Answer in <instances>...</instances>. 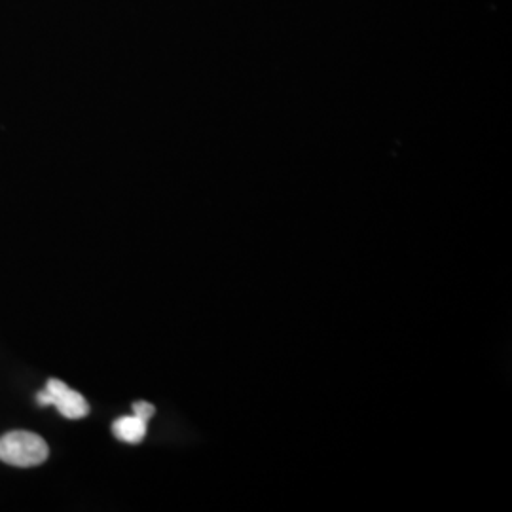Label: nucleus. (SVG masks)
<instances>
[{"instance_id":"obj_1","label":"nucleus","mask_w":512,"mask_h":512,"mask_svg":"<svg viewBox=\"0 0 512 512\" xmlns=\"http://www.w3.org/2000/svg\"><path fill=\"white\" fill-rule=\"evenodd\" d=\"M50 456L46 440L31 431H12L0 439V459L14 467H37Z\"/></svg>"},{"instance_id":"obj_2","label":"nucleus","mask_w":512,"mask_h":512,"mask_svg":"<svg viewBox=\"0 0 512 512\" xmlns=\"http://www.w3.org/2000/svg\"><path fill=\"white\" fill-rule=\"evenodd\" d=\"M37 401L40 406H55L67 420H80L90 414L88 401L65 382L55 378L48 380L46 387L38 393Z\"/></svg>"},{"instance_id":"obj_3","label":"nucleus","mask_w":512,"mask_h":512,"mask_svg":"<svg viewBox=\"0 0 512 512\" xmlns=\"http://www.w3.org/2000/svg\"><path fill=\"white\" fill-rule=\"evenodd\" d=\"M112 433L116 439L122 440V442L137 444L147 437V421L137 418L135 414L118 418L112 425Z\"/></svg>"},{"instance_id":"obj_4","label":"nucleus","mask_w":512,"mask_h":512,"mask_svg":"<svg viewBox=\"0 0 512 512\" xmlns=\"http://www.w3.org/2000/svg\"><path fill=\"white\" fill-rule=\"evenodd\" d=\"M154 412H156V408L150 403H145V401H139V403L133 404V414H135L137 418L147 421V423L148 420L154 416Z\"/></svg>"}]
</instances>
